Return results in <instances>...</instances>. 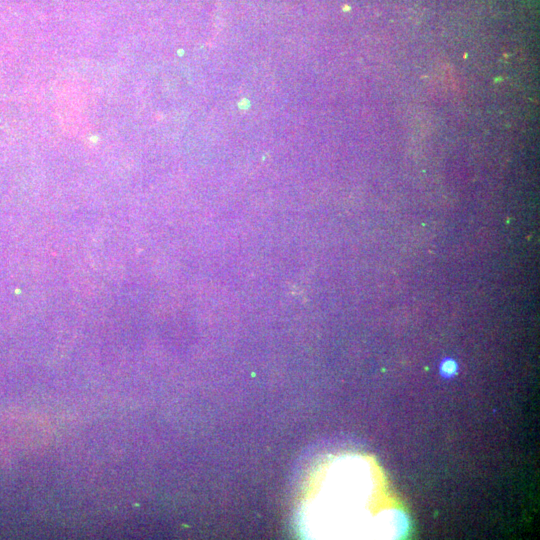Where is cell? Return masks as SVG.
I'll list each match as a JSON object with an SVG mask.
<instances>
[{"instance_id": "6da1fadb", "label": "cell", "mask_w": 540, "mask_h": 540, "mask_svg": "<svg viewBox=\"0 0 540 540\" xmlns=\"http://www.w3.org/2000/svg\"><path fill=\"white\" fill-rule=\"evenodd\" d=\"M458 370V365L453 359H446L441 363L440 372L446 378L453 377Z\"/></svg>"}]
</instances>
